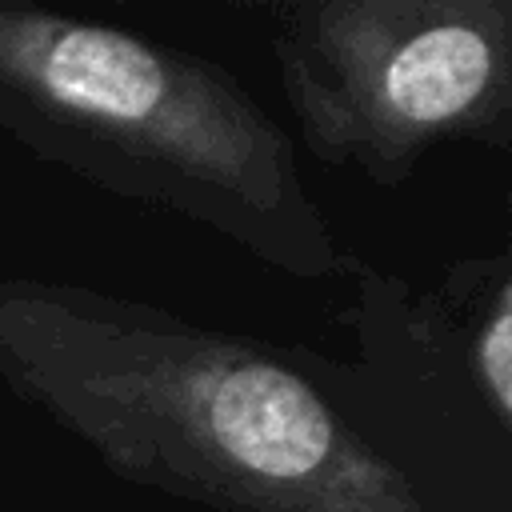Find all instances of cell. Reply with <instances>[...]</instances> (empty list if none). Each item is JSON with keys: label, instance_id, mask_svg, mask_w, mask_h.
Returning a JSON list of instances; mask_svg holds the SVG:
<instances>
[{"label": "cell", "instance_id": "6da1fadb", "mask_svg": "<svg viewBox=\"0 0 512 512\" xmlns=\"http://www.w3.org/2000/svg\"><path fill=\"white\" fill-rule=\"evenodd\" d=\"M0 384L112 476L216 512H448L344 368L148 300L4 276Z\"/></svg>", "mask_w": 512, "mask_h": 512}, {"label": "cell", "instance_id": "7a4b0ae2", "mask_svg": "<svg viewBox=\"0 0 512 512\" xmlns=\"http://www.w3.org/2000/svg\"><path fill=\"white\" fill-rule=\"evenodd\" d=\"M0 128L32 156L176 212L296 280L352 260L288 132L216 60L132 28L0 0Z\"/></svg>", "mask_w": 512, "mask_h": 512}, {"label": "cell", "instance_id": "3957f363", "mask_svg": "<svg viewBox=\"0 0 512 512\" xmlns=\"http://www.w3.org/2000/svg\"><path fill=\"white\" fill-rule=\"evenodd\" d=\"M268 56L304 148L400 188L448 144H512V0H276Z\"/></svg>", "mask_w": 512, "mask_h": 512}]
</instances>
